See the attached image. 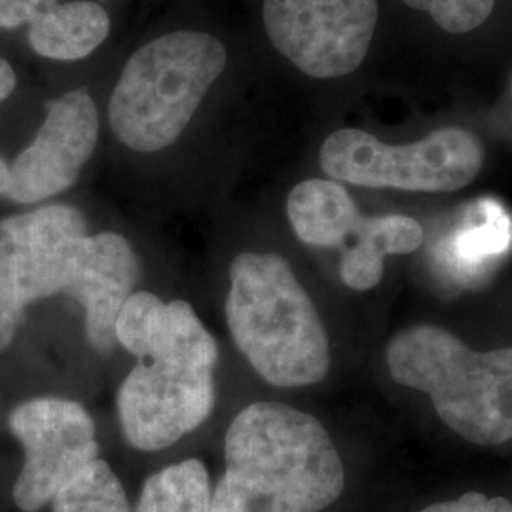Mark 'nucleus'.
Listing matches in <instances>:
<instances>
[{"label": "nucleus", "mask_w": 512, "mask_h": 512, "mask_svg": "<svg viewBox=\"0 0 512 512\" xmlns=\"http://www.w3.org/2000/svg\"><path fill=\"white\" fill-rule=\"evenodd\" d=\"M224 456L211 512H321L346 486L327 429L289 404L243 408L228 427Z\"/></svg>", "instance_id": "f257e3e1"}, {"label": "nucleus", "mask_w": 512, "mask_h": 512, "mask_svg": "<svg viewBox=\"0 0 512 512\" xmlns=\"http://www.w3.org/2000/svg\"><path fill=\"white\" fill-rule=\"evenodd\" d=\"M226 323L256 374L275 387L321 382L329 338L291 264L275 253H241L230 264Z\"/></svg>", "instance_id": "f03ea898"}, {"label": "nucleus", "mask_w": 512, "mask_h": 512, "mask_svg": "<svg viewBox=\"0 0 512 512\" xmlns=\"http://www.w3.org/2000/svg\"><path fill=\"white\" fill-rule=\"evenodd\" d=\"M387 366L397 384L427 393L459 437L482 446L512 439V348L480 353L448 330L418 325L391 340Z\"/></svg>", "instance_id": "7ed1b4c3"}, {"label": "nucleus", "mask_w": 512, "mask_h": 512, "mask_svg": "<svg viewBox=\"0 0 512 512\" xmlns=\"http://www.w3.org/2000/svg\"><path fill=\"white\" fill-rule=\"evenodd\" d=\"M226 67L219 38L175 31L139 48L124 65L110 95L114 135L135 152L173 145Z\"/></svg>", "instance_id": "20e7f679"}, {"label": "nucleus", "mask_w": 512, "mask_h": 512, "mask_svg": "<svg viewBox=\"0 0 512 512\" xmlns=\"http://www.w3.org/2000/svg\"><path fill=\"white\" fill-rule=\"evenodd\" d=\"M319 162L334 181L412 192H456L475 181L484 148L467 129L433 131L410 145H385L363 129H338Z\"/></svg>", "instance_id": "39448f33"}, {"label": "nucleus", "mask_w": 512, "mask_h": 512, "mask_svg": "<svg viewBox=\"0 0 512 512\" xmlns=\"http://www.w3.org/2000/svg\"><path fill=\"white\" fill-rule=\"evenodd\" d=\"M217 363L184 349L139 361L118 391V416L129 444L158 452L196 431L215 404Z\"/></svg>", "instance_id": "423d86ee"}, {"label": "nucleus", "mask_w": 512, "mask_h": 512, "mask_svg": "<svg viewBox=\"0 0 512 512\" xmlns=\"http://www.w3.org/2000/svg\"><path fill=\"white\" fill-rule=\"evenodd\" d=\"M378 0H264L275 50L313 78L353 73L368 54Z\"/></svg>", "instance_id": "0eeeda50"}, {"label": "nucleus", "mask_w": 512, "mask_h": 512, "mask_svg": "<svg viewBox=\"0 0 512 512\" xmlns=\"http://www.w3.org/2000/svg\"><path fill=\"white\" fill-rule=\"evenodd\" d=\"M10 429L25 461L14 484L19 511L38 512L99 456L95 423L82 404L67 399H33L19 404Z\"/></svg>", "instance_id": "6e6552de"}, {"label": "nucleus", "mask_w": 512, "mask_h": 512, "mask_svg": "<svg viewBox=\"0 0 512 512\" xmlns=\"http://www.w3.org/2000/svg\"><path fill=\"white\" fill-rule=\"evenodd\" d=\"M46 110L33 143L10 165L12 202L29 205L65 192L97 147L99 118L86 90L63 93Z\"/></svg>", "instance_id": "1a4fd4ad"}, {"label": "nucleus", "mask_w": 512, "mask_h": 512, "mask_svg": "<svg viewBox=\"0 0 512 512\" xmlns=\"http://www.w3.org/2000/svg\"><path fill=\"white\" fill-rule=\"evenodd\" d=\"M141 277V264L131 243L114 232L74 239L69 245L71 294L86 310V334L95 351L107 353L116 344L114 325Z\"/></svg>", "instance_id": "9d476101"}, {"label": "nucleus", "mask_w": 512, "mask_h": 512, "mask_svg": "<svg viewBox=\"0 0 512 512\" xmlns=\"http://www.w3.org/2000/svg\"><path fill=\"white\" fill-rule=\"evenodd\" d=\"M512 247V217L495 200H480L465 207V215L442 238L437 266L459 285H476L490 275L509 255Z\"/></svg>", "instance_id": "9b49d317"}, {"label": "nucleus", "mask_w": 512, "mask_h": 512, "mask_svg": "<svg viewBox=\"0 0 512 512\" xmlns=\"http://www.w3.org/2000/svg\"><path fill=\"white\" fill-rule=\"evenodd\" d=\"M353 238L355 243L342 256L340 277L349 289L368 291L382 281L385 256L406 255L420 247L423 228L406 215L361 217Z\"/></svg>", "instance_id": "f8f14e48"}, {"label": "nucleus", "mask_w": 512, "mask_h": 512, "mask_svg": "<svg viewBox=\"0 0 512 512\" xmlns=\"http://www.w3.org/2000/svg\"><path fill=\"white\" fill-rule=\"evenodd\" d=\"M287 215L296 238L311 247L344 245L361 219L348 190L323 179L296 184L287 200Z\"/></svg>", "instance_id": "ddd939ff"}, {"label": "nucleus", "mask_w": 512, "mask_h": 512, "mask_svg": "<svg viewBox=\"0 0 512 512\" xmlns=\"http://www.w3.org/2000/svg\"><path fill=\"white\" fill-rule=\"evenodd\" d=\"M110 18L103 6L86 0L55 4L29 25V42L38 55L76 61L92 54L109 37Z\"/></svg>", "instance_id": "4468645a"}, {"label": "nucleus", "mask_w": 512, "mask_h": 512, "mask_svg": "<svg viewBox=\"0 0 512 512\" xmlns=\"http://www.w3.org/2000/svg\"><path fill=\"white\" fill-rule=\"evenodd\" d=\"M88 236V222L71 205L55 203L0 220V258L48 255Z\"/></svg>", "instance_id": "2eb2a0df"}, {"label": "nucleus", "mask_w": 512, "mask_h": 512, "mask_svg": "<svg viewBox=\"0 0 512 512\" xmlns=\"http://www.w3.org/2000/svg\"><path fill=\"white\" fill-rule=\"evenodd\" d=\"M213 488L200 459H184L147 478L135 512H211Z\"/></svg>", "instance_id": "dca6fc26"}, {"label": "nucleus", "mask_w": 512, "mask_h": 512, "mask_svg": "<svg viewBox=\"0 0 512 512\" xmlns=\"http://www.w3.org/2000/svg\"><path fill=\"white\" fill-rule=\"evenodd\" d=\"M54 512H131L126 490L103 459L92 461L65 484L54 499Z\"/></svg>", "instance_id": "f3484780"}, {"label": "nucleus", "mask_w": 512, "mask_h": 512, "mask_svg": "<svg viewBox=\"0 0 512 512\" xmlns=\"http://www.w3.org/2000/svg\"><path fill=\"white\" fill-rule=\"evenodd\" d=\"M164 304V300H160L156 294L137 291L129 294L116 317V342L139 361L145 357L150 330Z\"/></svg>", "instance_id": "a211bd4d"}, {"label": "nucleus", "mask_w": 512, "mask_h": 512, "mask_svg": "<svg viewBox=\"0 0 512 512\" xmlns=\"http://www.w3.org/2000/svg\"><path fill=\"white\" fill-rule=\"evenodd\" d=\"M406 6L427 12L448 33H469L494 12L495 0H403Z\"/></svg>", "instance_id": "6ab92c4d"}, {"label": "nucleus", "mask_w": 512, "mask_h": 512, "mask_svg": "<svg viewBox=\"0 0 512 512\" xmlns=\"http://www.w3.org/2000/svg\"><path fill=\"white\" fill-rule=\"evenodd\" d=\"M59 4L57 0H0V29H16L33 23L38 16Z\"/></svg>", "instance_id": "aec40b11"}, {"label": "nucleus", "mask_w": 512, "mask_h": 512, "mask_svg": "<svg viewBox=\"0 0 512 512\" xmlns=\"http://www.w3.org/2000/svg\"><path fill=\"white\" fill-rule=\"evenodd\" d=\"M421 512H512V503L505 497H488L478 492H467L456 501L437 503Z\"/></svg>", "instance_id": "412c9836"}, {"label": "nucleus", "mask_w": 512, "mask_h": 512, "mask_svg": "<svg viewBox=\"0 0 512 512\" xmlns=\"http://www.w3.org/2000/svg\"><path fill=\"white\" fill-rule=\"evenodd\" d=\"M23 315H25V308L0 302V351H6L12 346L18 327L23 321Z\"/></svg>", "instance_id": "4be33fe9"}, {"label": "nucleus", "mask_w": 512, "mask_h": 512, "mask_svg": "<svg viewBox=\"0 0 512 512\" xmlns=\"http://www.w3.org/2000/svg\"><path fill=\"white\" fill-rule=\"evenodd\" d=\"M16 88V73L12 65L0 57V103L6 101Z\"/></svg>", "instance_id": "5701e85b"}, {"label": "nucleus", "mask_w": 512, "mask_h": 512, "mask_svg": "<svg viewBox=\"0 0 512 512\" xmlns=\"http://www.w3.org/2000/svg\"><path fill=\"white\" fill-rule=\"evenodd\" d=\"M10 184H12L10 165L6 164V160L0 156V198H8Z\"/></svg>", "instance_id": "b1692460"}]
</instances>
